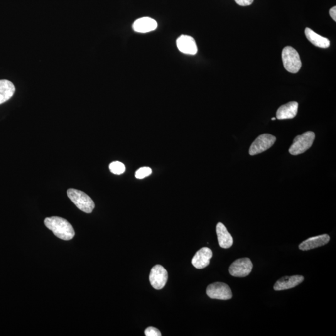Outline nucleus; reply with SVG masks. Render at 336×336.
<instances>
[{
    "instance_id": "obj_1",
    "label": "nucleus",
    "mask_w": 336,
    "mask_h": 336,
    "mask_svg": "<svg viewBox=\"0 0 336 336\" xmlns=\"http://www.w3.org/2000/svg\"><path fill=\"white\" fill-rule=\"evenodd\" d=\"M46 227L53 232L58 238L63 240H70L75 236V231L72 225L67 220L60 217L46 218Z\"/></svg>"
},
{
    "instance_id": "obj_2",
    "label": "nucleus",
    "mask_w": 336,
    "mask_h": 336,
    "mask_svg": "<svg viewBox=\"0 0 336 336\" xmlns=\"http://www.w3.org/2000/svg\"><path fill=\"white\" fill-rule=\"evenodd\" d=\"M68 198L80 210L90 214L95 208L94 201L89 195L82 191L69 189L67 191Z\"/></svg>"
},
{
    "instance_id": "obj_3",
    "label": "nucleus",
    "mask_w": 336,
    "mask_h": 336,
    "mask_svg": "<svg viewBox=\"0 0 336 336\" xmlns=\"http://www.w3.org/2000/svg\"><path fill=\"white\" fill-rule=\"evenodd\" d=\"M282 60L284 67L288 72L292 73H298L302 66L298 51L291 46L284 48L282 52Z\"/></svg>"
},
{
    "instance_id": "obj_4",
    "label": "nucleus",
    "mask_w": 336,
    "mask_h": 336,
    "mask_svg": "<svg viewBox=\"0 0 336 336\" xmlns=\"http://www.w3.org/2000/svg\"><path fill=\"white\" fill-rule=\"evenodd\" d=\"M315 134L313 132H306L294 139L293 143L289 149V153L296 156L305 153L312 146Z\"/></svg>"
},
{
    "instance_id": "obj_5",
    "label": "nucleus",
    "mask_w": 336,
    "mask_h": 336,
    "mask_svg": "<svg viewBox=\"0 0 336 336\" xmlns=\"http://www.w3.org/2000/svg\"><path fill=\"white\" fill-rule=\"evenodd\" d=\"M276 138L272 134H264L257 137L256 140L251 144L249 149L250 155L254 156L263 153L275 143Z\"/></svg>"
},
{
    "instance_id": "obj_6",
    "label": "nucleus",
    "mask_w": 336,
    "mask_h": 336,
    "mask_svg": "<svg viewBox=\"0 0 336 336\" xmlns=\"http://www.w3.org/2000/svg\"><path fill=\"white\" fill-rule=\"evenodd\" d=\"M208 297L215 300H228L232 298V293L227 284L216 282L210 284L207 288Z\"/></svg>"
},
{
    "instance_id": "obj_7",
    "label": "nucleus",
    "mask_w": 336,
    "mask_h": 336,
    "mask_svg": "<svg viewBox=\"0 0 336 336\" xmlns=\"http://www.w3.org/2000/svg\"><path fill=\"white\" fill-rule=\"evenodd\" d=\"M168 279V271L163 266L156 265L152 268L149 274V281L154 289H163L165 286Z\"/></svg>"
},
{
    "instance_id": "obj_8",
    "label": "nucleus",
    "mask_w": 336,
    "mask_h": 336,
    "mask_svg": "<svg viewBox=\"0 0 336 336\" xmlns=\"http://www.w3.org/2000/svg\"><path fill=\"white\" fill-rule=\"evenodd\" d=\"M253 268V264L249 258L236 260L230 266L229 271L234 277H245L250 273Z\"/></svg>"
},
{
    "instance_id": "obj_9",
    "label": "nucleus",
    "mask_w": 336,
    "mask_h": 336,
    "mask_svg": "<svg viewBox=\"0 0 336 336\" xmlns=\"http://www.w3.org/2000/svg\"><path fill=\"white\" fill-rule=\"evenodd\" d=\"M212 256L211 249L208 247H203L196 252L191 262L196 269H203L210 264V261Z\"/></svg>"
},
{
    "instance_id": "obj_10",
    "label": "nucleus",
    "mask_w": 336,
    "mask_h": 336,
    "mask_svg": "<svg viewBox=\"0 0 336 336\" xmlns=\"http://www.w3.org/2000/svg\"><path fill=\"white\" fill-rule=\"evenodd\" d=\"M176 45L178 50L186 55H195L198 52L195 40L191 36L182 35L179 37L176 41Z\"/></svg>"
},
{
    "instance_id": "obj_11",
    "label": "nucleus",
    "mask_w": 336,
    "mask_h": 336,
    "mask_svg": "<svg viewBox=\"0 0 336 336\" xmlns=\"http://www.w3.org/2000/svg\"><path fill=\"white\" fill-rule=\"evenodd\" d=\"M305 279L301 275H294L291 276H284L279 279L274 286V289L276 291L286 290L297 286Z\"/></svg>"
},
{
    "instance_id": "obj_12",
    "label": "nucleus",
    "mask_w": 336,
    "mask_h": 336,
    "mask_svg": "<svg viewBox=\"0 0 336 336\" xmlns=\"http://www.w3.org/2000/svg\"><path fill=\"white\" fill-rule=\"evenodd\" d=\"M330 240V237L328 234H323L318 236L309 238L301 243L299 248L303 251H307L316 248L324 246L327 244Z\"/></svg>"
},
{
    "instance_id": "obj_13",
    "label": "nucleus",
    "mask_w": 336,
    "mask_h": 336,
    "mask_svg": "<svg viewBox=\"0 0 336 336\" xmlns=\"http://www.w3.org/2000/svg\"><path fill=\"white\" fill-rule=\"evenodd\" d=\"M158 27V23L154 19L149 17L137 19L133 24V29L137 33H146L153 31Z\"/></svg>"
},
{
    "instance_id": "obj_14",
    "label": "nucleus",
    "mask_w": 336,
    "mask_h": 336,
    "mask_svg": "<svg viewBox=\"0 0 336 336\" xmlns=\"http://www.w3.org/2000/svg\"><path fill=\"white\" fill-rule=\"evenodd\" d=\"M298 103L290 102L279 107L276 112V118L279 120L293 119L297 115Z\"/></svg>"
},
{
    "instance_id": "obj_15",
    "label": "nucleus",
    "mask_w": 336,
    "mask_h": 336,
    "mask_svg": "<svg viewBox=\"0 0 336 336\" xmlns=\"http://www.w3.org/2000/svg\"><path fill=\"white\" fill-rule=\"evenodd\" d=\"M216 232L220 247L223 249H229L233 244V238L228 232L227 228L221 222L218 223Z\"/></svg>"
},
{
    "instance_id": "obj_16",
    "label": "nucleus",
    "mask_w": 336,
    "mask_h": 336,
    "mask_svg": "<svg viewBox=\"0 0 336 336\" xmlns=\"http://www.w3.org/2000/svg\"><path fill=\"white\" fill-rule=\"evenodd\" d=\"M306 38L313 45L320 48H328L330 47V41L328 38L319 35L312 29L306 28L305 31Z\"/></svg>"
},
{
    "instance_id": "obj_17",
    "label": "nucleus",
    "mask_w": 336,
    "mask_h": 336,
    "mask_svg": "<svg viewBox=\"0 0 336 336\" xmlns=\"http://www.w3.org/2000/svg\"><path fill=\"white\" fill-rule=\"evenodd\" d=\"M15 92L13 83L7 80H0V104L8 101Z\"/></svg>"
},
{
    "instance_id": "obj_18",
    "label": "nucleus",
    "mask_w": 336,
    "mask_h": 336,
    "mask_svg": "<svg viewBox=\"0 0 336 336\" xmlns=\"http://www.w3.org/2000/svg\"><path fill=\"white\" fill-rule=\"evenodd\" d=\"M109 170L114 175H122L125 171V166L120 161H114L110 164Z\"/></svg>"
},
{
    "instance_id": "obj_19",
    "label": "nucleus",
    "mask_w": 336,
    "mask_h": 336,
    "mask_svg": "<svg viewBox=\"0 0 336 336\" xmlns=\"http://www.w3.org/2000/svg\"><path fill=\"white\" fill-rule=\"evenodd\" d=\"M152 173V170L149 167H142L139 170L136 171L135 176L138 179H143L151 175Z\"/></svg>"
},
{
    "instance_id": "obj_20",
    "label": "nucleus",
    "mask_w": 336,
    "mask_h": 336,
    "mask_svg": "<svg viewBox=\"0 0 336 336\" xmlns=\"http://www.w3.org/2000/svg\"><path fill=\"white\" fill-rule=\"evenodd\" d=\"M144 333H145V335L146 336H161V333L160 332V331L158 330V329H157L154 327H152V326H150V327L147 328L146 329L145 331H144Z\"/></svg>"
},
{
    "instance_id": "obj_21",
    "label": "nucleus",
    "mask_w": 336,
    "mask_h": 336,
    "mask_svg": "<svg viewBox=\"0 0 336 336\" xmlns=\"http://www.w3.org/2000/svg\"><path fill=\"white\" fill-rule=\"evenodd\" d=\"M237 4L241 6H247L253 3L254 0H234Z\"/></svg>"
},
{
    "instance_id": "obj_22",
    "label": "nucleus",
    "mask_w": 336,
    "mask_h": 336,
    "mask_svg": "<svg viewBox=\"0 0 336 336\" xmlns=\"http://www.w3.org/2000/svg\"><path fill=\"white\" fill-rule=\"evenodd\" d=\"M330 14L335 22L336 21V7L333 6V8H331L330 10Z\"/></svg>"
},
{
    "instance_id": "obj_23",
    "label": "nucleus",
    "mask_w": 336,
    "mask_h": 336,
    "mask_svg": "<svg viewBox=\"0 0 336 336\" xmlns=\"http://www.w3.org/2000/svg\"><path fill=\"white\" fill-rule=\"evenodd\" d=\"M276 119V118H274V117L272 118V119H271L272 120H275Z\"/></svg>"
}]
</instances>
